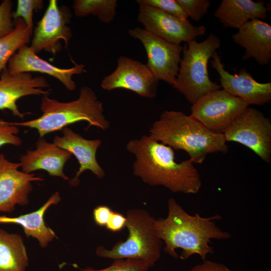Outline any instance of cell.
Segmentation results:
<instances>
[{
	"instance_id": "6da1fadb",
	"label": "cell",
	"mask_w": 271,
	"mask_h": 271,
	"mask_svg": "<svg viewBox=\"0 0 271 271\" xmlns=\"http://www.w3.org/2000/svg\"><path fill=\"white\" fill-rule=\"evenodd\" d=\"M133 154V174L149 185L162 186L173 193L196 194L202 183L194 163L189 159L178 163L174 150L149 136L131 140L126 145Z\"/></svg>"
},
{
	"instance_id": "7a4b0ae2",
	"label": "cell",
	"mask_w": 271,
	"mask_h": 271,
	"mask_svg": "<svg viewBox=\"0 0 271 271\" xmlns=\"http://www.w3.org/2000/svg\"><path fill=\"white\" fill-rule=\"evenodd\" d=\"M168 214L165 218L155 219L154 227L157 236L164 242V250L171 256L186 260L193 254L203 261L213 254L210 245L212 239H227L231 234L217 227L215 220L221 216L215 214L204 217L198 213H187L175 199L168 200Z\"/></svg>"
},
{
	"instance_id": "3957f363",
	"label": "cell",
	"mask_w": 271,
	"mask_h": 271,
	"mask_svg": "<svg viewBox=\"0 0 271 271\" xmlns=\"http://www.w3.org/2000/svg\"><path fill=\"white\" fill-rule=\"evenodd\" d=\"M149 136L173 150L186 152L194 164H202L208 154L228 152L223 133L211 131L180 111H163L152 124Z\"/></svg>"
},
{
	"instance_id": "277c9868",
	"label": "cell",
	"mask_w": 271,
	"mask_h": 271,
	"mask_svg": "<svg viewBox=\"0 0 271 271\" xmlns=\"http://www.w3.org/2000/svg\"><path fill=\"white\" fill-rule=\"evenodd\" d=\"M40 108L43 112L39 117L20 122H11L16 126H26L37 130L40 137L58 130L68 125L81 121L88 123L86 130L94 126L103 130L110 124L104 114L103 103L88 86L80 88L78 98L64 102L44 95Z\"/></svg>"
},
{
	"instance_id": "5b68a950",
	"label": "cell",
	"mask_w": 271,
	"mask_h": 271,
	"mask_svg": "<svg viewBox=\"0 0 271 271\" xmlns=\"http://www.w3.org/2000/svg\"><path fill=\"white\" fill-rule=\"evenodd\" d=\"M221 45L219 37L211 33L203 41L185 43L176 81L173 86L192 104L221 86L210 79L208 64Z\"/></svg>"
},
{
	"instance_id": "8992f818",
	"label": "cell",
	"mask_w": 271,
	"mask_h": 271,
	"mask_svg": "<svg viewBox=\"0 0 271 271\" xmlns=\"http://www.w3.org/2000/svg\"><path fill=\"white\" fill-rule=\"evenodd\" d=\"M125 216V227L128 232L127 238L117 242L110 249L98 246L96 250L97 255L114 260L141 259L152 267L161 257L163 243L154 230L155 218L142 208L129 209Z\"/></svg>"
},
{
	"instance_id": "52a82bcc",
	"label": "cell",
	"mask_w": 271,
	"mask_h": 271,
	"mask_svg": "<svg viewBox=\"0 0 271 271\" xmlns=\"http://www.w3.org/2000/svg\"><path fill=\"white\" fill-rule=\"evenodd\" d=\"M226 142L250 149L267 163L271 159V121L258 109L247 107L223 132Z\"/></svg>"
},
{
	"instance_id": "ba28073f",
	"label": "cell",
	"mask_w": 271,
	"mask_h": 271,
	"mask_svg": "<svg viewBox=\"0 0 271 271\" xmlns=\"http://www.w3.org/2000/svg\"><path fill=\"white\" fill-rule=\"evenodd\" d=\"M128 34L142 43L147 56L146 65L156 79L173 86L178 73L183 47L169 42L139 27L130 29Z\"/></svg>"
},
{
	"instance_id": "9c48e42d",
	"label": "cell",
	"mask_w": 271,
	"mask_h": 271,
	"mask_svg": "<svg viewBox=\"0 0 271 271\" xmlns=\"http://www.w3.org/2000/svg\"><path fill=\"white\" fill-rule=\"evenodd\" d=\"M248 106L241 98L218 89L205 95L192 104L190 115L211 131L223 133Z\"/></svg>"
},
{
	"instance_id": "30bf717a",
	"label": "cell",
	"mask_w": 271,
	"mask_h": 271,
	"mask_svg": "<svg viewBox=\"0 0 271 271\" xmlns=\"http://www.w3.org/2000/svg\"><path fill=\"white\" fill-rule=\"evenodd\" d=\"M138 20L149 32L169 42L180 45L203 35L206 28L193 25L188 19L175 17L152 7L139 4Z\"/></svg>"
},
{
	"instance_id": "8fae6325",
	"label": "cell",
	"mask_w": 271,
	"mask_h": 271,
	"mask_svg": "<svg viewBox=\"0 0 271 271\" xmlns=\"http://www.w3.org/2000/svg\"><path fill=\"white\" fill-rule=\"evenodd\" d=\"M117 62L116 69L102 80L103 89L111 91L123 88L143 97H156L159 80L146 64L125 56H120Z\"/></svg>"
},
{
	"instance_id": "7c38bea8",
	"label": "cell",
	"mask_w": 271,
	"mask_h": 271,
	"mask_svg": "<svg viewBox=\"0 0 271 271\" xmlns=\"http://www.w3.org/2000/svg\"><path fill=\"white\" fill-rule=\"evenodd\" d=\"M71 14L67 7H60L57 1L50 0L46 11L35 28L30 47L38 53L43 50L55 55L61 49V40L66 47L71 37L68 26Z\"/></svg>"
},
{
	"instance_id": "4fadbf2b",
	"label": "cell",
	"mask_w": 271,
	"mask_h": 271,
	"mask_svg": "<svg viewBox=\"0 0 271 271\" xmlns=\"http://www.w3.org/2000/svg\"><path fill=\"white\" fill-rule=\"evenodd\" d=\"M20 163L10 161L0 153V211L11 213L17 205L29 203V195L33 190L32 182L41 181V176L19 170Z\"/></svg>"
},
{
	"instance_id": "5bb4252c",
	"label": "cell",
	"mask_w": 271,
	"mask_h": 271,
	"mask_svg": "<svg viewBox=\"0 0 271 271\" xmlns=\"http://www.w3.org/2000/svg\"><path fill=\"white\" fill-rule=\"evenodd\" d=\"M211 61L219 76L220 86L230 94L241 98L248 105H262L271 100V83L256 81L245 68L237 74L226 70L221 57L216 53Z\"/></svg>"
},
{
	"instance_id": "9a60e30c",
	"label": "cell",
	"mask_w": 271,
	"mask_h": 271,
	"mask_svg": "<svg viewBox=\"0 0 271 271\" xmlns=\"http://www.w3.org/2000/svg\"><path fill=\"white\" fill-rule=\"evenodd\" d=\"M49 87L43 76L33 77L30 73L11 74L7 68L0 76V110L7 109L14 115L23 118L27 113H22L17 101L28 95H48L49 91L44 88Z\"/></svg>"
},
{
	"instance_id": "2e32d148",
	"label": "cell",
	"mask_w": 271,
	"mask_h": 271,
	"mask_svg": "<svg viewBox=\"0 0 271 271\" xmlns=\"http://www.w3.org/2000/svg\"><path fill=\"white\" fill-rule=\"evenodd\" d=\"M7 69L11 74L38 72L48 74L59 80L69 91L76 87L73 76L84 71V65L76 64L70 68H60L39 57L27 45L21 47L10 59Z\"/></svg>"
},
{
	"instance_id": "e0dca14e",
	"label": "cell",
	"mask_w": 271,
	"mask_h": 271,
	"mask_svg": "<svg viewBox=\"0 0 271 271\" xmlns=\"http://www.w3.org/2000/svg\"><path fill=\"white\" fill-rule=\"evenodd\" d=\"M61 131L63 136H55L53 143L74 155L80 165L75 178L71 181V185H77L79 177L86 170L90 171L98 178H103L105 172L96 159L97 151L102 143L101 140L86 139L67 126Z\"/></svg>"
},
{
	"instance_id": "ac0fdd59",
	"label": "cell",
	"mask_w": 271,
	"mask_h": 271,
	"mask_svg": "<svg viewBox=\"0 0 271 271\" xmlns=\"http://www.w3.org/2000/svg\"><path fill=\"white\" fill-rule=\"evenodd\" d=\"M72 154L53 143L40 137L36 142V149L28 151L20 159L22 171L31 174L43 170L54 177L69 180L64 173V167L71 158Z\"/></svg>"
},
{
	"instance_id": "d6986e66",
	"label": "cell",
	"mask_w": 271,
	"mask_h": 271,
	"mask_svg": "<svg viewBox=\"0 0 271 271\" xmlns=\"http://www.w3.org/2000/svg\"><path fill=\"white\" fill-rule=\"evenodd\" d=\"M234 43L244 49V60L253 58L261 66L271 60V26L259 19L251 20L232 35Z\"/></svg>"
},
{
	"instance_id": "ffe728a7",
	"label": "cell",
	"mask_w": 271,
	"mask_h": 271,
	"mask_svg": "<svg viewBox=\"0 0 271 271\" xmlns=\"http://www.w3.org/2000/svg\"><path fill=\"white\" fill-rule=\"evenodd\" d=\"M268 11L262 1L223 0L214 15L224 27L238 29L251 20L265 19Z\"/></svg>"
},
{
	"instance_id": "44dd1931",
	"label": "cell",
	"mask_w": 271,
	"mask_h": 271,
	"mask_svg": "<svg viewBox=\"0 0 271 271\" xmlns=\"http://www.w3.org/2000/svg\"><path fill=\"white\" fill-rule=\"evenodd\" d=\"M60 200L59 193L55 192L38 210L14 217V224L20 225L27 237L36 238L42 247H46L56 237V234L46 225L44 214L49 207L58 204Z\"/></svg>"
},
{
	"instance_id": "7402d4cb",
	"label": "cell",
	"mask_w": 271,
	"mask_h": 271,
	"mask_svg": "<svg viewBox=\"0 0 271 271\" xmlns=\"http://www.w3.org/2000/svg\"><path fill=\"white\" fill-rule=\"evenodd\" d=\"M28 264L21 236L0 229V271H25Z\"/></svg>"
},
{
	"instance_id": "603a6c76",
	"label": "cell",
	"mask_w": 271,
	"mask_h": 271,
	"mask_svg": "<svg viewBox=\"0 0 271 271\" xmlns=\"http://www.w3.org/2000/svg\"><path fill=\"white\" fill-rule=\"evenodd\" d=\"M14 23L13 31L0 39V76L11 57L29 43L32 34L22 19L14 20Z\"/></svg>"
},
{
	"instance_id": "cb8c5ba5",
	"label": "cell",
	"mask_w": 271,
	"mask_h": 271,
	"mask_svg": "<svg viewBox=\"0 0 271 271\" xmlns=\"http://www.w3.org/2000/svg\"><path fill=\"white\" fill-rule=\"evenodd\" d=\"M117 4L116 0H75L73 7L77 17L91 15L102 23L109 24L116 16Z\"/></svg>"
},
{
	"instance_id": "d4e9b609",
	"label": "cell",
	"mask_w": 271,
	"mask_h": 271,
	"mask_svg": "<svg viewBox=\"0 0 271 271\" xmlns=\"http://www.w3.org/2000/svg\"><path fill=\"white\" fill-rule=\"evenodd\" d=\"M151 267L145 261L138 259H114L109 266L99 269L92 268L81 269V271H148Z\"/></svg>"
},
{
	"instance_id": "484cf974",
	"label": "cell",
	"mask_w": 271,
	"mask_h": 271,
	"mask_svg": "<svg viewBox=\"0 0 271 271\" xmlns=\"http://www.w3.org/2000/svg\"><path fill=\"white\" fill-rule=\"evenodd\" d=\"M42 0H18L16 11L13 13L14 20L22 19L27 27L33 31V15L34 10L36 11L43 8Z\"/></svg>"
},
{
	"instance_id": "4316f807",
	"label": "cell",
	"mask_w": 271,
	"mask_h": 271,
	"mask_svg": "<svg viewBox=\"0 0 271 271\" xmlns=\"http://www.w3.org/2000/svg\"><path fill=\"white\" fill-rule=\"evenodd\" d=\"M139 4L147 5L168 14L187 19L188 16L177 0H137Z\"/></svg>"
},
{
	"instance_id": "83f0119b",
	"label": "cell",
	"mask_w": 271,
	"mask_h": 271,
	"mask_svg": "<svg viewBox=\"0 0 271 271\" xmlns=\"http://www.w3.org/2000/svg\"><path fill=\"white\" fill-rule=\"evenodd\" d=\"M182 7L188 17L199 21L207 13L210 6L208 0H177Z\"/></svg>"
},
{
	"instance_id": "f1b7e54d",
	"label": "cell",
	"mask_w": 271,
	"mask_h": 271,
	"mask_svg": "<svg viewBox=\"0 0 271 271\" xmlns=\"http://www.w3.org/2000/svg\"><path fill=\"white\" fill-rule=\"evenodd\" d=\"M12 3L4 0L0 4V39L8 35L14 29L12 21Z\"/></svg>"
},
{
	"instance_id": "f546056e",
	"label": "cell",
	"mask_w": 271,
	"mask_h": 271,
	"mask_svg": "<svg viewBox=\"0 0 271 271\" xmlns=\"http://www.w3.org/2000/svg\"><path fill=\"white\" fill-rule=\"evenodd\" d=\"M19 132L17 126L0 120V147L5 145H21L22 140L17 136Z\"/></svg>"
},
{
	"instance_id": "4dcf8cb0",
	"label": "cell",
	"mask_w": 271,
	"mask_h": 271,
	"mask_svg": "<svg viewBox=\"0 0 271 271\" xmlns=\"http://www.w3.org/2000/svg\"><path fill=\"white\" fill-rule=\"evenodd\" d=\"M126 223V216H123L119 212L112 211L105 227L106 229L110 231L117 232L125 227Z\"/></svg>"
},
{
	"instance_id": "1f68e13d",
	"label": "cell",
	"mask_w": 271,
	"mask_h": 271,
	"mask_svg": "<svg viewBox=\"0 0 271 271\" xmlns=\"http://www.w3.org/2000/svg\"><path fill=\"white\" fill-rule=\"evenodd\" d=\"M112 210L105 205H99L93 211V219L95 224L99 226H105L111 214Z\"/></svg>"
},
{
	"instance_id": "d6a6232c",
	"label": "cell",
	"mask_w": 271,
	"mask_h": 271,
	"mask_svg": "<svg viewBox=\"0 0 271 271\" xmlns=\"http://www.w3.org/2000/svg\"><path fill=\"white\" fill-rule=\"evenodd\" d=\"M188 271H232L225 265L209 260H204Z\"/></svg>"
},
{
	"instance_id": "836d02e7",
	"label": "cell",
	"mask_w": 271,
	"mask_h": 271,
	"mask_svg": "<svg viewBox=\"0 0 271 271\" xmlns=\"http://www.w3.org/2000/svg\"><path fill=\"white\" fill-rule=\"evenodd\" d=\"M60 271H61V270L60 269Z\"/></svg>"
}]
</instances>
